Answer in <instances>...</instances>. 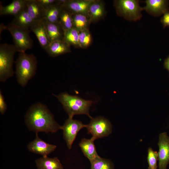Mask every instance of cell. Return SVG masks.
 I'll return each instance as SVG.
<instances>
[{"instance_id":"cell-19","label":"cell","mask_w":169,"mask_h":169,"mask_svg":"<svg viewBox=\"0 0 169 169\" xmlns=\"http://www.w3.org/2000/svg\"><path fill=\"white\" fill-rule=\"evenodd\" d=\"M95 140L92 137L90 139L83 138L79 144L84 155L90 161L100 156L96 150Z\"/></svg>"},{"instance_id":"cell-2","label":"cell","mask_w":169,"mask_h":169,"mask_svg":"<svg viewBox=\"0 0 169 169\" xmlns=\"http://www.w3.org/2000/svg\"><path fill=\"white\" fill-rule=\"evenodd\" d=\"M63 105L69 117L73 118L77 115H85L90 119V109L93 102L91 100L83 99L77 95H73L67 92H63L58 95H54Z\"/></svg>"},{"instance_id":"cell-25","label":"cell","mask_w":169,"mask_h":169,"mask_svg":"<svg viewBox=\"0 0 169 169\" xmlns=\"http://www.w3.org/2000/svg\"><path fill=\"white\" fill-rule=\"evenodd\" d=\"M79 32L74 28L64 31L63 40L70 46L79 48Z\"/></svg>"},{"instance_id":"cell-9","label":"cell","mask_w":169,"mask_h":169,"mask_svg":"<svg viewBox=\"0 0 169 169\" xmlns=\"http://www.w3.org/2000/svg\"><path fill=\"white\" fill-rule=\"evenodd\" d=\"M159 169H166L169 163V137L166 132L161 133L158 143Z\"/></svg>"},{"instance_id":"cell-30","label":"cell","mask_w":169,"mask_h":169,"mask_svg":"<svg viewBox=\"0 0 169 169\" xmlns=\"http://www.w3.org/2000/svg\"><path fill=\"white\" fill-rule=\"evenodd\" d=\"M7 109V105L5 102L4 97L2 93L0 91V112L2 115H3Z\"/></svg>"},{"instance_id":"cell-14","label":"cell","mask_w":169,"mask_h":169,"mask_svg":"<svg viewBox=\"0 0 169 169\" xmlns=\"http://www.w3.org/2000/svg\"><path fill=\"white\" fill-rule=\"evenodd\" d=\"M105 14L104 4L101 0H94L90 6L88 15L90 22H95L104 18Z\"/></svg>"},{"instance_id":"cell-20","label":"cell","mask_w":169,"mask_h":169,"mask_svg":"<svg viewBox=\"0 0 169 169\" xmlns=\"http://www.w3.org/2000/svg\"><path fill=\"white\" fill-rule=\"evenodd\" d=\"M37 169H64L60 161L57 157L47 156L38 158L35 160Z\"/></svg>"},{"instance_id":"cell-21","label":"cell","mask_w":169,"mask_h":169,"mask_svg":"<svg viewBox=\"0 0 169 169\" xmlns=\"http://www.w3.org/2000/svg\"><path fill=\"white\" fill-rule=\"evenodd\" d=\"M34 22L28 14L26 7L20 13L14 16L12 22L21 27L29 30Z\"/></svg>"},{"instance_id":"cell-18","label":"cell","mask_w":169,"mask_h":169,"mask_svg":"<svg viewBox=\"0 0 169 169\" xmlns=\"http://www.w3.org/2000/svg\"><path fill=\"white\" fill-rule=\"evenodd\" d=\"M44 21L51 42L57 40H63L64 31L59 23H50L44 19Z\"/></svg>"},{"instance_id":"cell-6","label":"cell","mask_w":169,"mask_h":169,"mask_svg":"<svg viewBox=\"0 0 169 169\" xmlns=\"http://www.w3.org/2000/svg\"><path fill=\"white\" fill-rule=\"evenodd\" d=\"M12 35L14 45L17 52H25L33 46V42L29 35L30 30L11 22L5 27Z\"/></svg>"},{"instance_id":"cell-7","label":"cell","mask_w":169,"mask_h":169,"mask_svg":"<svg viewBox=\"0 0 169 169\" xmlns=\"http://www.w3.org/2000/svg\"><path fill=\"white\" fill-rule=\"evenodd\" d=\"M88 133L92 135L95 140L107 136L112 131V125L107 119L102 116L91 119L86 127Z\"/></svg>"},{"instance_id":"cell-28","label":"cell","mask_w":169,"mask_h":169,"mask_svg":"<svg viewBox=\"0 0 169 169\" xmlns=\"http://www.w3.org/2000/svg\"><path fill=\"white\" fill-rule=\"evenodd\" d=\"M147 160L148 169H157L158 161V152L154 151L151 147H149L148 149Z\"/></svg>"},{"instance_id":"cell-1","label":"cell","mask_w":169,"mask_h":169,"mask_svg":"<svg viewBox=\"0 0 169 169\" xmlns=\"http://www.w3.org/2000/svg\"><path fill=\"white\" fill-rule=\"evenodd\" d=\"M25 121L28 129L36 134L40 132L55 133L62 129L50 110L44 104L32 105L27 112Z\"/></svg>"},{"instance_id":"cell-27","label":"cell","mask_w":169,"mask_h":169,"mask_svg":"<svg viewBox=\"0 0 169 169\" xmlns=\"http://www.w3.org/2000/svg\"><path fill=\"white\" fill-rule=\"evenodd\" d=\"M92 35L89 29L79 32V48L84 49L89 46L92 42Z\"/></svg>"},{"instance_id":"cell-15","label":"cell","mask_w":169,"mask_h":169,"mask_svg":"<svg viewBox=\"0 0 169 169\" xmlns=\"http://www.w3.org/2000/svg\"><path fill=\"white\" fill-rule=\"evenodd\" d=\"M45 50L49 55L52 57L71 52L70 46L63 40L51 42Z\"/></svg>"},{"instance_id":"cell-10","label":"cell","mask_w":169,"mask_h":169,"mask_svg":"<svg viewBox=\"0 0 169 169\" xmlns=\"http://www.w3.org/2000/svg\"><path fill=\"white\" fill-rule=\"evenodd\" d=\"M36 134L35 139L27 146L29 151L44 157L48 156L55 151L56 148V146L45 142L39 137L38 133Z\"/></svg>"},{"instance_id":"cell-16","label":"cell","mask_w":169,"mask_h":169,"mask_svg":"<svg viewBox=\"0 0 169 169\" xmlns=\"http://www.w3.org/2000/svg\"><path fill=\"white\" fill-rule=\"evenodd\" d=\"M28 0H13L8 5L0 6L1 15H10L14 17L23 10L26 7Z\"/></svg>"},{"instance_id":"cell-5","label":"cell","mask_w":169,"mask_h":169,"mask_svg":"<svg viewBox=\"0 0 169 169\" xmlns=\"http://www.w3.org/2000/svg\"><path fill=\"white\" fill-rule=\"evenodd\" d=\"M138 0H118L114 1V5L117 14L130 21L140 20L143 10L140 7Z\"/></svg>"},{"instance_id":"cell-23","label":"cell","mask_w":169,"mask_h":169,"mask_svg":"<svg viewBox=\"0 0 169 169\" xmlns=\"http://www.w3.org/2000/svg\"><path fill=\"white\" fill-rule=\"evenodd\" d=\"M62 5L57 2L46 9L44 20L50 23H58Z\"/></svg>"},{"instance_id":"cell-24","label":"cell","mask_w":169,"mask_h":169,"mask_svg":"<svg viewBox=\"0 0 169 169\" xmlns=\"http://www.w3.org/2000/svg\"><path fill=\"white\" fill-rule=\"evenodd\" d=\"M73 28L79 32L89 29L91 22L87 15L73 13Z\"/></svg>"},{"instance_id":"cell-29","label":"cell","mask_w":169,"mask_h":169,"mask_svg":"<svg viewBox=\"0 0 169 169\" xmlns=\"http://www.w3.org/2000/svg\"><path fill=\"white\" fill-rule=\"evenodd\" d=\"M45 9L55 4L57 0H37Z\"/></svg>"},{"instance_id":"cell-26","label":"cell","mask_w":169,"mask_h":169,"mask_svg":"<svg viewBox=\"0 0 169 169\" xmlns=\"http://www.w3.org/2000/svg\"><path fill=\"white\" fill-rule=\"evenodd\" d=\"M90 169H114V165L110 160L100 156L90 161Z\"/></svg>"},{"instance_id":"cell-17","label":"cell","mask_w":169,"mask_h":169,"mask_svg":"<svg viewBox=\"0 0 169 169\" xmlns=\"http://www.w3.org/2000/svg\"><path fill=\"white\" fill-rule=\"evenodd\" d=\"M26 9L28 14L34 21L44 19L46 9L37 0H28Z\"/></svg>"},{"instance_id":"cell-22","label":"cell","mask_w":169,"mask_h":169,"mask_svg":"<svg viewBox=\"0 0 169 169\" xmlns=\"http://www.w3.org/2000/svg\"><path fill=\"white\" fill-rule=\"evenodd\" d=\"M73 14L65 7L62 6L58 23L64 31L73 28Z\"/></svg>"},{"instance_id":"cell-3","label":"cell","mask_w":169,"mask_h":169,"mask_svg":"<svg viewBox=\"0 0 169 169\" xmlns=\"http://www.w3.org/2000/svg\"><path fill=\"white\" fill-rule=\"evenodd\" d=\"M37 61L33 54L20 53L16 62L15 73L18 83L24 87L35 75Z\"/></svg>"},{"instance_id":"cell-12","label":"cell","mask_w":169,"mask_h":169,"mask_svg":"<svg viewBox=\"0 0 169 169\" xmlns=\"http://www.w3.org/2000/svg\"><path fill=\"white\" fill-rule=\"evenodd\" d=\"M30 29L35 35L41 46L45 50L51 42L47 33L44 20L34 21Z\"/></svg>"},{"instance_id":"cell-8","label":"cell","mask_w":169,"mask_h":169,"mask_svg":"<svg viewBox=\"0 0 169 169\" xmlns=\"http://www.w3.org/2000/svg\"><path fill=\"white\" fill-rule=\"evenodd\" d=\"M87 125L77 120H74L73 118L69 117L65 121L62 126L64 138L69 149L72 148L78 132L84 128H86Z\"/></svg>"},{"instance_id":"cell-32","label":"cell","mask_w":169,"mask_h":169,"mask_svg":"<svg viewBox=\"0 0 169 169\" xmlns=\"http://www.w3.org/2000/svg\"><path fill=\"white\" fill-rule=\"evenodd\" d=\"M164 66L165 68L169 72V56L165 60Z\"/></svg>"},{"instance_id":"cell-11","label":"cell","mask_w":169,"mask_h":169,"mask_svg":"<svg viewBox=\"0 0 169 169\" xmlns=\"http://www.w3.org/2000/svg\"><path fill=\"white\" fill-rule=\"evenodd\" d=\"M143 8L149 14L155 17L163 15L168 11V2L166 0H146Z\"/></svg>"},{"instance_id":"cell-31","label":"cell","mask_w":169,"mask_h":169,"mask_svg":"<svg viewBox=\"0 0 169 169\" xmlns=\"http://www.w3.org/2000/svg\"><path fill=\"white\" fill-rule=\"evenodd\" d=\"M161 22L164 28L169 27V11L165 13L161 19Z\"/></svg>"},{"instance_id":"cell-4","label":"cell","mask_w":169,"mask_h":169,"mask_svg":"<svg viewBox=\"0 0 169 169\" xmlns=\"http://www.w3.org/2000/svg\"><path fill=\"white\" fill-rule=\"evenodd\" d=\"M17 52L13 44L0 45V81L4 82L14 74L13 64L14 56Z\"/></svg>"},{"instance_id":"cell-13","label":"cell","mask_w":169,"mask_h":169,"mask_svg":"<svg viewBox=\"0 0 169 169\" xmlns=\"http://www.w3.org/2000/svg\"><path fill=\"white\" fill-rule=\"evenodd\" d=\"M94 0H66L62 6L73 13L83 14L88 15L90 6Z\"/></svg>"}]
</instances>
